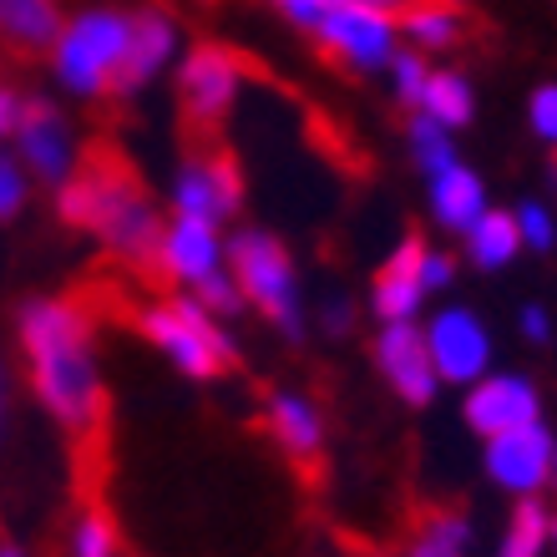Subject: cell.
<instances>
[{
	"label": "cell",
	"instance_id": "19",
	"mask_svg": "<svg viewBox=\"0 0 557 557\" xmlns=\"http://www.w3.org/2000/svg\"><path fill=\"white\" fill-rule=\"evenodd\" d=\"M522 253L528 249H522V228H517L512 208L492 203L482 219L461 234V264L476 269V274H502V269H512Z\"/></svg>",
	"mask_w": 557,
	"mask_h": 557
},
{
	"label": "cell",
	"instance_id": "23",
	"mask_svg": "<svg viewBox=\"0 0 557 557\" xmlns=\"http://www.w3.org/2000/svg\"><path fill=\"white\" fill-rule=\"evenodd\" d=\"M553 522L557 512L543 497L512 502V512H507L497 537V557H547L553 553Z\"/></svg>",
	"mask_w": 557,
	"mask_h": 557
},
{
	"label": "cell",
	"instance_id": "1",
	"mask_svg": "<svg viewBox=\"0 0 557 557\" xmlns=\"http://www.w3.org/2000/svg\"><path fill=\"white\" fill-rule=\"evenodd\" d=\"M11 330L41 416L66 436H91L107 416V375L91 314L66 294H26Z\"/></svg>",
	"mask_w": 557,
	"mask_h": 557
},
{
	"label": "cell",
	"instance_id": "27",
	"mask_svg": "<svg viewBox=\"0 0 557 557\" xmlns=\"http://www.w3.org/2000/svg\"><path fill=\"white\" fill-rule=\"evenodd\" d=\"M512 213H517V228H522V249L537 253V259L557 253V213L547 198H522Z\"/></svg>",
	"mask_w": 557,
	"mask_h": 557
},
{
	"label": "cell",
	"instance_id": "21",
	"mask_svg": "<svg viewBox=\"0 0 557 557\" xmlns=\"http://www.w3.org/2000/svg\"><path fill=\"white\" fill-rule=\"evenodd\" d=\"M66 26L61 0H0V46L21 57H46Z\"/></svg>",
	"mask_w": 557,
	"mask_h": 557
},
{
	"label": "cell",
	"instance_id": "38",
	"mask_svg": "<svg viewBox=\"0 0 557 557\" xmlns=\"http://www.w3.org/2000/svg\"><path fill=\"white\" fill-rule=\"evenodd\" d=\"M370 5H385V11H400L406 0H370Z\"/></svg>",
	"mask_w": 557,
	"mask_h": 557
},
{
	"label": "cell",
	"instance_id": "5",
	"mask_svg": "<svg viewBox=\"0 0 557 557\" xmlns=\"http://www.w3.org/2000/svg\"><path fill=\"white\" fill-rule=\"evenodd\" d=\"M137 330L168 366L193 385H213L238 366V339L223 330V320H213L188 289L152 299L137 309Z\"/></svg>",
	"mask_w": 557,
	"mask_h": 557
},
{
	"label": "cell",
	"instance_id": "34",
	"mask_svg": "<svg viewBox=\"0 0 557 557\" xmlns=\"http://www.w3.org/2000/svg\"><path fill=\"white\" fill-rule=\"evenodd\" d=\"M284 21H289L294 30H305V36H314V26L324 21V11L335 5V0H269Z\"/></svg>",
	"mask_w": 557,
	"mask_h": 557
},
{
	"label": "cell",
	"instance_id": "7",
	"mask_svg": "<svg viewBox=\"0 0 557 557\" xmlns=\"http://www.w3.org/2000/svg\"><path fill=\"white\" fill-rule=\"evenodd\" d=\"M309 41L355 76H385L391 61L400 57V46H406L396 11L370 5V0H335Z\"/></svg>",
	"mask_w": 557,
	"mask_h": 557
},
{
	"label": "cell",
	"instance_id": "25",
	"mask_svg": "<svg viewBox=\"0 0 557 557\" xmlns=\"http://www.w3.org/2000/svg\"><path fill=\"white\" fill-rule=\"evenodd\" d=\"M406 147H411V162L421 177H431L436 168L461 158V152H456V133L441 127L436 117H425V112H406Z\"/></svg>",
	"mask_w": 557,
	"mask_h": 557
},
{
	"label": "cell",
	"instance_id": "8",
	"mask_svg": "<svg viewBox=\"0 0 557 557\" xmlns=\"http://www.w3.org/2000/svg\"><path fill=\"white\" fill-rule=\"evenodd\" d=\"M244 82H249V66L238 57L234 46L223 41H198L188 46L173 66V91H177V107L188 127L198 133H213L223 122L234 117L238 97H244Z\"/></svg>",
	"mask_w": 557,
	"mask_h": 557
},
{
	"label": "cell",
	"instance_id": "15",
	"mask_svg": "<svg viewBox=\"0 0 557 557\" xmlns=\"http://www.w3.org/2000/svg\"><path fill=\"white\" fill-rule=\"evenodd\" d=\"M177 57H183V30H177L173 15L158 11V5H143V11H133L127 61H122L112 97H117V102H133V97H143V91H152L162 76H173Z\"/></svg>",
	"mask_w": 557,
	"mask_h": 557
},
{
	"label": "cell",
	"instance_id": "11",
	"mask_svg": "<svg viewBox=\"0 0 557 557\" xmlns=\"http://www.w3.org/2000/svg\"><path fill=\"white\" fill-rule=\"evenodd\" d=\"M482 471L502 497H547L557 486V431L547 421H532L522 431L482 441Z\"/></svg>",
	"mask_w": 557,
	"mask_h": 557
},
{
	"label": "cell",
	"instance_id": "26",
	"mask_svg": "<svg viewBox=\"0 0 557 557\" xmlns=\"http://www.w3.org/2000/svg\"><path fill=\"white\" fill-rule=\"evenodd\" d=\"M66 557H122L117 522H112L102 507H87V512H76L72 532H66Z\"/></svg>",
	"mask_w": 557,
	"mask_h": 557
},
{
	"label": "cell",
	"instance_id": "24",
	"mask_svg": "<svg viewBox=\"0 0 557 557\" xmlns=\"http://www.w3.org/2000/svg\"><path fill=\"white\" fill-rule=\"evenodd\" d=\"M476 528L467 512H431L391 557H471Z\"/></svg>",
	"mask_w": 557,
	"mask_h": 557
},
{
	"label": "cell",
	"instance_id": "9",
	"mask_svg": "<svg viewBox=\"0 0 557 557\" xmlns=\"http://www.w3.org/2000/svg\"><path fill=\"white\" fill-rule=\"evenodd\" d=\"M11 152L21 158V168L30 173L36 188H66L82 168V137H76L72 117L57 97H21V117H15V133H11Z\"/></svg>",
	"mask_w": 557,
	"mask_h": 557
},
{
	"label": "cell",
	"instance_id": "20",
	"mask_svg": "<svg viewBox=\"0 0 557 557\" xmlns=\"http://www.w3.org/2000/svg\"><path fill=\"white\" fill-rule=\"evenodd\" d=\"M396 21H400V41L421 51V57H441V51L461 46V36H467V11L456 0H406Z\"/></svg>",
	"mask_w": 557,
	"mask_h": 557
},
{
	"label": "cell",
	"instance_id": "22",
	"mask_svg": "<svg viewBox=\"0 0 557 557\" xmlns=\"http://www.w3.org/2000/svg\"><path fill=\"white\" fill-rule=\"evenodd\" d=\"M416 112H425V117H436L441 127L461 133V127H471V117H476V87L467 82V72H456V66H436V61H431Z\"/></svg>",
	"mask_w": 557,
	"mask_h": 557
},
{
	"label": "cell",
	"instance_id": "30",
	"mask_svg": "<svg viewBox=\"0 0 557 557\" xmlns=\"http://www.w3.org/2000/svg\"><path fill=\"white\" fill-rule=\"evenodd\" d=\"M425 72H431V57H421V51H411V46H400V57L391 61V97H396L406 112H416V102H421V87H425Z\"/></svg>",
	"mask_w": 557,
	"mask_h": 557
},
{
	"label": "cell",
	"instance_id": "17",
	"mask_svg": "<svg viewBox=\"0 0 557 557\" xmlns=\"http://www.w3.org/2000/svg\"><path fill=\"white\" fill-rule=\"evenodd\" d=\"M421 183H425V213H431V223H436L441 234H451V238H461L471 223L492 208L486 177L461 158L446 162V168H436V173L421 177Z\"/></svg>",
	"mask_w": 557,
	"mask_h": 557
},
{
	"label": "cell",
	"instance_id": "16",
	"mask_svg": "<svg viewBox=\"0 0 557 557\" xmlns=\"http://www.w3.org/2000/svg\"><path fill=\"white\" fill-rule=\"evenodd\" d=\"M158 269H162V278H173L177 289L193 294L203 278L228 269V228L203 223V219H183V213H168L162 244H158Z\"/></svg>",
	"mask_w": 557,
	"mask_h": 557
},
{
	"label": "cell",
	"instance_id": "28",
	"mask_svg": "<svg viewBox=\"0 0 557 557\" xmlns=\"http://www.w3.org/2000/svg\"><path fill=\"white\" fill-rule=\"evenodd\" d=\"M30 193H36L30 173L21 168V158L11 152V143H0V223L21 219V213L30 208Z\"/></svg>",
	"mask_w": 557,
	"mask_h": 557
},
{
	"label": "cell",
	"instance_id": "29",
	"mask_svg": "<svg viewBox=\"0 0 557 557\" xmlns=\"http://www.w3.org/2000/svg\"><path fill=\"white\" fill-rule=\"evenodd\" d=\"M309 324H314L320 335H330V339H350L355 324H360V299L345 294V289H330L320 299V309L309 314Z\"/></svg>",
	"mask_w": 557,
	"mask_h": 557
},
{
	"label": "cell",
	"instance_id": "2",
	"mask_svg": "<svg viewBox=\"0 0 557 557\" xmlns=\"http://www.w3.org/2000/svg\"><path fill=\"white\" fill-rule=\"evenodd\" d=\"M57 219L82 228L133 269H158L168 213L122 162H82L66 188H57Z\"/></svg>",
	"mask_w": 557,
	"mask_h": 557
},
{
	"label": "cell",
	"instance_id": "3",
	"mask_svg": "<svg viewBox=\"0 0 557 557\" xmlns=\"http://www.w3.org/2000/svg\"><path fill=\"white\" fill-rule=\"evenodd\" d=\"M127 36H133V11L122 5H82L76 15H66L61 36L46 51L61 97H76V102L112 97L122 61H127Z\"/></svg>",
	"mask_w": 557,
	"mask_h": 557
},
{
	"label": "cell",
	"instance_id": "35",
	"mask_svg": "<svg viewBox=\"0 0 557 557\" xmlns=\"http://www.w3.org/2000/svg\"><path fill=\"white\" fill-rule=\"evenodd\" d=\"M11 425H15V375H11V360L0 355V451L11 441Z\"/></svg>",
	"mask_w": 557,
	"mask_h": 557
},
{
	"label": "cell",
	"instance_id": "6",
	"mask_svg": "<svg viewBox=\"0 0 557 557\" xmlns=\"http://www.w3.org/2000/svg\"><path fill=\"white\" fill-rule=\"evenodd\" d=\"M456 264H461V259L436 249L425 234H406L396 249L375 264V274H370L366 309L381 324L421 320L425 309H431V299L456 284Z\"/></svg>",
	"mask_w": 557,
	"mask_h": 557
},
{
	"label": "cell",
	"instance_id": "18",
	"mask_svg": "<svg viewBox=\"0 0 557 557\" xmlns=\"http://www.w3.org/2000/svg\"><path fill=\"white\" fill-rule=\"evenodd\" d=\"M264 431L278 451L309 467L324 456V441H330V425H324V411L305 391H269L264 396Z\"/></svg>",
	"mask_w": 557,
	"mask_h": 557
},
{
	"label": "cell",
	"instance_id": "10",
	"mask_svg": "<svg viewBox=\"0 0 557 557\" xmlns=\"http://www.w3.org/2000/svg\"><path fill=\"white\" fill-rule=\"evenodd\" d=\"M421 335H425V350H431V366H436L441 385H456V391H467L486 375V370H497V335H492V324L476 314L471 305H436L421 314Z\"/></svg>",
	"mask_w": 557,
	"mask_h": 557
},
{
	"label": "cell",
	"instance_id": "31",
	"mask_svg": "<svg viewBox=\"0 0 557 557\" xmlns=\"http://www.w3.org/2000/svg\"><path fill=\"white\" fill-rule=\"evenodd\" d=\"M193 299H198L213 320H234L238 309H249V305H244V294H238V278L228 274V269H219L213 278H203V284L193 289Z\"/></svg>",
	"mask_w": 557,
	"mask_h": 557
},
{
	"label": "cell",
	"instance_id": "32",
	"mask_svg": "<svg viewBox=\"0 0 557 557\" xmlns=\"http://www.w3.org/2000/svg\"><path fill=\"white\" fill-rule=\"evenodd\" d=\"M528 133L557 152V82H543V87L528 91Z\"/></svg>",
	"mask_w": 557,
	"mask_h": 557
},
{
	"label": "cell",
	"instance_id": "37",
	"mask_svg": "<svg viewBox=\"0 0 557 557\" xmlns=\"http://www.w3.org/2000/svg\"><path fill=\"white\" fill-rule=\"evenodd\" d=\"M0 557H30V547H21L15 537H0Z\"/></svg>",
	"mask_w": 557,
	"mask_h": 557
},
{
	"label": "cell",
	"instance_id": "12",
	"mask_svg": "<svg viewBox=\"0 0 557 557\" xmlns=\"http://www.w3.org/2000/svg\"><path fill=\"white\" fill-rule=\"evenodd\" d=\"M238 208H244V173L219 147L213 152H188L168 177V213L228 228L238 219Z\"/></svg>",
	"mask_w": 557,
	"mask_h": 557
},
{
	"label": "cell",
	"instance_id": "13",
	"mask_svg": "<svg viewBox=\"0 0 557 557\" xmlns=\"http://www.w3.org/2000/svg\"><path fill=\"white\" fill-rule=\"evenodd\" d=\"M532 421H547L543 411V385L528 370H486L476 385L461 391V425L476 441L507 436Z\"/></svg>",
	"mask_w": 557,
	"mask_h": 557
},
{
	"label": "cell",
	"instance_id": "14",
	"mask_svg": "<svg viewBox=\"0 0 557 557\" xmlns=\"http://www.w3.org/2000/svg\"><path fill=\"white\" fill-rule=\"evenodd\" d=\"M370 366L375 375L385 381V391L411 406V411H425L431 400L441 396V375L431 366V350H425V335H421V320H406V324H381L370 335Z\"/></svg>",
	"mask_w": 557,
	"mask_h": 557
},
{
	"label": "cell",
	"instance_id": "39",
	"mask_svg": "<svg viewBox=\"0 0 557 557\" xmlns=\"http://www.w3.org/2000/svg\"><path fill=\"white\" fill-rule=\"evenodd\" d=\"M553 547H557V522H553Z\"/></svg>",
	"mask_w": 557,
	"mask_h": 557
},
{
	"label": "cell",
	"instance_id": "36",
	"mask_svg": "<svg viewBox=\"0 0 557 557\" xmlns=\"http://www.w3.org/2000/svg\"><path fill=\"white\" fill-rule=\"evenodd\" d=\"M15 117H21V91L11 82H0V143H11Z\"/></svg>",
	"mask_w": 557,
	"mask_h": 557
},
{
	"label": "cell",
	"instance_id": "33",
	"mask_svg": "<svg viewBox=\"0 0 557 557\" xmlns=\"http://www.w3.org/2000/svg\"><path fill=\"white\" fill-rule=\"evenodd\" d=\"M517 335L528 339L532 350H547L553 345V309L543 299H528V305L517 309Z\"/></svg>",
	"mask_w": 557,
	"mask_h": 557
},
{
	"label": "cell",
	"instance_id": "4",
	"mask_svg": "<svg viewBox=\"0 0 557 557\" xmlns=\"http://www.w3.org/2000/svg\"><path fill=\"white\" fill-rule=\"evenodd\" d=\"M228 274L238 278L244 305L259 309V320L269 330L299 345L314 330L309 324V299H305V274L294 264L289 244L269 228H238L228 234Z\"/></svg>",
	"mask_w": 557,
	"mask_h": 557
}]
</instances>
